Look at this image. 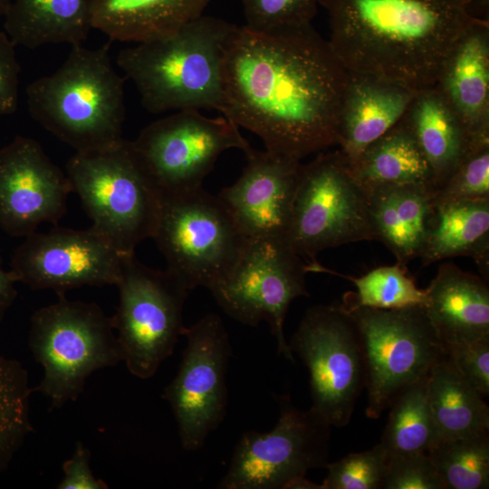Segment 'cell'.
<instances>
[{"label": "cell", "mask_w": 489, "mask_h": 489, "mask_svg": "<svg viewBox=\"0 0 489 489\" xmlns=\"http://www.w3.org/2000/svg\"><path fill=\"white\" fill-rule=\"evenodd\" d=\"M235 27L202 14L168 34L121 50L117 65L151 113L220 111L225 51Z\"/></svg>", "instance_id": "obj_3"}, {"label": "cell", "mask_w": 489, "mask_h": 489, "mask_svg": "<svg viewBox=\"0 0 489 489\" xmlns=\"http://www.w3.org/2000/svg\"><path fill=\"white\" fill-rule=\"evenodd\" d=\"M374 240L366 190L339 149L302 164L285 242L311 267L324 272V249Z\"/></svg>", "instance_id": "obj_7"}, {"label": "cell", "mask_w": 489, "mask_h": 489, "mask_svg": "<svg viewBox=\"0 0 489 489\" xmlns=\"http://www.w3.org/2000/svg\"><path fill=\"white\" fill-rule=\"evenodd\" d=\"M245 26L272 33L312 24L319 0H241Z\"/></svg>", "instance_id": "obj_33"}, {"label": "cell", "mask_w": 489, "mask_h": 489, "mask_svg": "<svg viewBox=\"0 0 489 489\" xmlns=\"http://www.w3.org/2000/svg\"><path fill=\"white\" fill-rule=\"evenodd\" d=\"M489 0H475L470 15L475 18L488 20Z\"/></svg>", "instance_id": "obj_41"}, {"label": "cell", "mask_w": 489, "mask_h": 489, "mask_svg": "<svg viewBox=\"0 0 489 489\" xmlns=\"http://www.w3.org/2000/svg\"><path fill=\"white\" fill-rule=\"evenodd\" d=\"M329 43L349 72L420 91L436 84L473 22L458 0H319Z\"/></svg>", "instance_id": "obj_2"}, {"label": "cell", "mask_w": 489, "mask_h": 489, "mask_svg": "<svg viewBox=\"0 0 489 489\" xmlns=\"http://www.w3.org/2000/svg\"><path fill=\"white\" fill-rule=\"evenodd\" d=\"M466 9L467 13L470 14V10L473 6L475 0H458Z\"/></svg>", "instance_id": "obj_43"}, {"label": "cell", "mask_w": 489, "mask_h": 489, "mask_svg": "<svg viewBox=\"0 0 489 489\" xmlns=\"http://www.w3.org/2000/svg\"><path fill=\"white\" fill-rule=\"evenodd\" d=\"M15 283L12 273L3 267L0 256V321L17 296Z\"/></svg>", "instance_id": "obj_40"}, {"label": "cell", "mask_w": 489, "mask_h": 489, "mask_svg": "<svg viewBox=\"0 0 489 489\" xmlns=\"http://www.w3.org/2000/svg\"><path fill=\"white\" fill-rule=\"evenodd\" d=\"M416 91L407 86L349 72L337 144L350 163L403 117Z\"/></svg>", "instance_id": "obj_21"}, {"label": "cell", "mask_w": 489, "mask_h": 489, "mask_svg": "<svg viewBox=\"0 0 489 489\" xmlns=\"http://www.w3.org/2000/svg\"><path fill=\"white\" fill-rule=\"evenodd\" d=\"M90 450L78 442L70 459L62 465L63 478L58 484L59 489H107L108 484L93 475L90 466Z\"/></svg>", "instance_id": "obj_39"}, {"label": "cell", "mask_w": 489, "mask_h": 489, "mask_svg": "<svg viewBox=\"0 0 489 489\" xmlns=\"http://www.w3.org/2000/svg\"><path fill=\"white\" fill-rule=\"evenodd\" d=\"M426 314L443 345L489 337L487 282L453 263L439 265L425 289Z\"/></svg>", "instance_id": "obj_20"}, {"label": "cell", "mask_w": 489, "mask_h": 489, "mask_svg": "<svg viewBox=\"0 0 489 489\" xmlns=\"http://www.w3.org/2000/svg\"><path fill=\"white\" fill-rule=\"evenodd\" d=\"M4 28L15 45L82 44L91 22V0H11Z\"/></svg>", "instance_id": "obj_26"}, {"label": "cell", "mask_w": 489, "mask_h": 489, "mask_svg": "<svg viewBox=\"0 0 489 489\" xmlns=\"http://www.w3.org/2000/svg\"><path fill=\"white\" fill-rule=\"evenodd\" d=\"M427 378L404 389L388 408V423L379 443L388 459L427 453L438 441L427 401Z\"/></svg>", "instance_id": "obj_29"}, {"label": "cell", "mask_w": 489, "mask_h": 489, "mask_svg": "<svg viewBox=\"0 0 489 489\" xmlns=\"http://www.w3.org/2000/svg\"><path fill=\"white\" fill-rule=\"evenodd\" d=\"M15 46L5 32H0V116L12 114L18 107L21 68Z\"/></svg>", "instance_id": "obj_38"}, {"label": "cell", "mask_w": 489, "mask_h": 489, "mask_svg": "<svg viewBox=\"0 0 489 489\" xmlns=\"http://www.w3.org/2000/svg\"><path fill=\"white\" fill-rule=\"evenodd\" d=\"M427 454L444 489L489 487V432L438 441Z\"/></svg>", "instance_id": "obj_31"}, {"label": "cell", "mask_w": 489, "mask_h": 489, "mask_svg": "<svg viewBox=\"0 0 489 489\" xmlns=\"http://www.w3.org/2000/svg\"><path fill=\"white\" fill-rule=\"evenodd\" d=\"M432 197L433 203L489 198V142L472 148Z\"/></svg>", "instance_id": "obj_34"}, {"label": "cell", "mask_w": 489, "mask_h": 489, "mask_svg": "<svg viewBox=\"0 0 489 489\" xmlns=\"http://www.w3.org/2000/svg\"><path fill=\"white\" fill-rule=\"evenodd\" d=\"M341 276L356 287V292L344 294L340 304L344 308L398 309L424 306L427 302L425 290L419 289L407 273L406 266L398 263L377 267L358 278Z\"/></svg>", "instance_id": "obj_32"}, {"label": "cell", "mask_w": 489, "mask_h": 489, "mask_svg": "<svg viewBox=\"0 0 489 489\" xmlns=\"http://www.w3.org/2000/svg\"><path fill=\"white\" fill-rule=\"evenodd\" d=\"M474 144L489 142V22L475 18L447 55L434 85Z\"/></svg>", "instance_id": "obj_19"}, {"label": "cell", "mask_w": 489, "mask_h": 489, "mask_svg": "<svg viewBox=\"0 0 489 489\" xmlns=\"http://www.w3.org/2000/svg\"><path fill=\"white\" fill-rule=\"evenodd\" d=\"M427 396L438 441L489 432V408L484 397L445 352L427 375Z\"/></svg>", "instance_id": "obj_27"}, {"label": "cell", "mask_w": 489, "mask_h": 489, "mask_svg": "<svg viewBox=\"0 0 489 489\" xmlns=\"http://www.w3.org/2000/svg\"><path fill=\"white\" fill-rule=\"evenodd\" d=\"M11 0H0V16L5 15L8 6L10 5Z\"/></svg>", "instance_id": "obj_42"}, {"label": "cell", "mask_w": 489, "mask_h": 489, "mask_svg": "<svg viewBox=\"0 0 489 489\" xmlns=\"http://www.w3.org/2000/svg\"><path fill=\"white\" fill-rule=\"evenodd\" d=\"M455 256L473 258L488 280L489 198L434 203L422 266Z\"/></svg>", "instance_id": "obj_24"}, {"label": "cell", "mask_w": 489, "mask_h": 489, "mask_svg": "<svg viewBox=\"0 0 489 489\" xmlns=\"http://www.w3.org/2000/svg\"><path fill=\"white\" fill-rule=\"evenodd\" d=\"M28 372L20 361L0 356V472L6 470L34 427Z\"/></svg>", "instance_id": "obj_30"}, {"label": "cell", "mask_w": 489, "mask_h": 489, "mask_svg": "<svg viewBox=\"0 0 489 489\" xmlns=\"http://www.w3.org/2000/svg\"><path fill=\"white\" fill-rule=\"evenodd\" d=\"M210 0H91L92 28L110 40L140 43L203 14Z\"/></svg>", "instance_id": "obj_25"}, {"label": "cell", "mask_w": 489, "mask_h": 489, "mask_svg": "<svg viewBox=\"0 0 489 489\" xmlns=\"http://www.w3.org/2000/svg\"><path fill=\"white\" fill-rule=\"evenodd\" d=\"M349 166L365 190L385 185H423L433 190L430 168L402 120Z\"/></svg>", "instance_id": "obj_28"}, {"label": "cell", "mask_w": 489, "mask_h": 489, "mask_svg": "<svg viewBox=\"0 0 489 489\" xmlns=\"http://www.w3.org/2000/svg\"><path fill=\"white\" fill-rule=\"evenodd\" d=\"M132 144L162 194L202 187L223 152H244L251 147L232 120L196 110H177L153 121Z\"/></svg>", "instance_id": "obj_14"}, {"label": "cell", "mask_w": 489, "mask_h": 489, "mask_svg": "<svg viewBox=\"0 0 489 489\" xmlns=\"http://www.w3.org/2000/svg\"><path fill=\"white\" fill-rule=\"evenodd\" d=\"M445 354L463 378L484 398L489 394V337L443 345Z\"/></svg>", "instance_id": "obj_37"}, {"label": "cell", "mask_w": 489, "mask_h": 489, "mask_svg": "<svg viewBox=\"0 0 489 489\" xmlns=\"http://www.w3.org/2000/svg\"><path fill=\"white\" fill-rule=\"evenodd\" d=\"M30 115L76 152L121 139L124 79L112 65L109 45H72L62 64L26 88Z\"/></svg>", "instance_id": "obj_4"}, {"label": "cell", "mask_w": 489, "mask_h": 489, "mask_svg": "<svg viewBox=\"0 0 489 489\" xmlns=\"http://www.w3.org/2000/svg\"><path fill=\"white\" fill-rule=\"evenodd\" d=\"M111 317L94 302L71 301L65 294L38 309L31 318L28 344L43 376L34 388L52 408L75 401L89 376L123 362Z\"/></svg>", "instance_id": "obj_6"}, {"label": "cell", "mask_w": 489, "mask_h": 489, "mask_svg": "<svg viewBox=\"0 0 489 489\" xmlns=\"http://www.w3.org/2000/svg\"><path fill=\"white\" fill-rule=\"evenodd\" d=\"M277 401L276 426L267 433L248 431L242 436L218 488H292L309 470L325 467L331 426L312 409L295 408L289 395Z\"/></svg>", "instance_id": "obj_13"}, {"label": "cell", "mask_w": 489, "mask_h": 489, "mask_svg": "<svg viewBox=\"0 0 489 489\" xmlns=\"http://www.w3.org/2000/svg\"><path fill=\"white\" fill-rule=\"evenodd\" d=\"M128 256L92 227H55L27 235L12 256L10 272L31 289L62 295L86 285H116Z\"/></svg>", "instance_id": "obj_16"}, {"label": "cell", "mask_w": 489, "mask_h": 489, "mask_svg": "<svg viewBox=\"0 0 489 489\" xmlns=\"http://www.w3.org/2000/svg\"><path fill=\"white\" fill-rule=\"evenodd\" d=\"M289 347L308 368L312 409L331 427L349 424L366 386L357 327L340 305L310 308Z\"/></svg>", "instance_id": "obj_12"}, {"label": "cell", "mask_w": 489, "mask_h": 489, "mask_svg": "<svg viewBox=\"0 0 489 489\" xmlns=\"http://www.w3.org/2000/svg\"><path fill=\"white\" fill-rule=\"evenodd\" d=\"M308 272L310 265L284 240L249 238L233 268L209 291L239 322L256 326L266 321L278 354L294 362L284 337V320L294 299L309 296Z\"/></svg>", "instance_id": "obj_11"}, {"label": "cell", "mask_w": 489, "mask_h": 489, "mask_svg": "<svg viewBox=\"0 0 489 489\" xmlns=\"http://www.w3.org/2000/svg\"><path fill=\"white\" fill-rule=\"evenodd\" d=\"M71 192L67 175L36 140L16 136L0 149V227L8 235L26 237L56 224Z\"/></svg>", "instance_id": "obj_17"}, {"label": "cell", "mask_w": 489, "mask_h": 489, "mask_svg": "<svg viewBox=\"0 0 489 489\" xmlns=\"http://www.w3.org/2000/svg\"><path fill=\"white\" fill-rule=\"evenodd\" d=\"M374 240L406 266L423 250L434 203L423 185H385L366 190Z\"/></svg>", "instance_id": "obj_22"}, {"label": "cell", "mask_w": 489, "mask_h": 489, "mask_svg": "<svg viewBox=\"0 0 489 489\" xmlns=\"http://www.w3.org/2000/svg\"><path fill=\"white\" fill-rule=\"evenodd\" d=\"M349 72L312 27H235L225 46L220 112L301 160L337 144Z\"/></svg>", "instance_id": "obj_1"}, {"label": "cell", "mask_w": 489, "mask_h": 489, "mask_svg": "<svg viewBox=\"0 0 489 489\" xmlns=\"http://www.w3.org/2000/svg\"><path fill=\"white\" fill-rule=\"evenodd\" d=\"M152 238L167 270L190 292L198 286L210 290L220 282L249 239L221 199L203 187L162 194Z\"/></svg>", "instance_id": "obj_8"}, {"label": "cell", "mask_w": 489, "mask_h": 489, "mask_svg": "<svg viewBox=\"0 0 489 489\" xmlns=\"http://www.w3.org/2000/svg\"><path fill=\"white\" fill-rule=\"evenodd\" d=\"M341 308L360 335L368 393L366 415L377 419L404 389L427 377L444 353L443 346L423 306Z\"/></svg>", "instance_id": "obj_9"}, {"label": "cell", "mask_w": 489, "mask_h": 489, "mask_svg": "<svg viewBox=\"0 0 489 489\" xmlns=\"http://www.w3.org/2000/svg\"><path fill=\"white\" fill-rule=\"evenodd\" d=\"M244 153L241 176L217 197L246 237L285 241L301 160L253 147Z\"/></svg>", "instance_id": "obj_18"}, {"label": "cell", "mask_w": 489, "mask_h": 489, "mask_svg": "<svg viewBox=\"0 0 489 489\" xmlns=\"http://www.w3.org/2000/svg\"><path fill=\"white\" fill-rule=\"evenodd\" d=\"M72 192L81 198L92 228L125 255L152 238L162 192L136 152L132 141L76 152L66 164Z\"/></svg>", "instance_id": "obj_5"}, {"label": "cell", "mask_w": 489, "mask_h": 489, "mask_svg": "<svg viewBox=\"0 0 489 489\" xmlns=\"http://www.w3.org/2000/svg\"><path fill=\"white\" fill-rule=\"evenodd\" d=\"M388 458L379 444L326 464L328 475L320 489H381Z\"/></svg>", "instance_id": "obj_35"}, {"label": "cell", "mask_w": 489, "mask_h": 489, "mask_svg": "<svg viewBox=\"0 0 489 489\" xmlns=\"http://www.w3.org/2000/svg\"><path fill=\"white\" fill-rule=\"evenodd\" d=\"M381 489H444L427 452L388 459Z\"/></svg>", "instance_id": "obj_36"}, {"label": "cell", "mask_w": 489, "mask_h": 489, "mask_svg": "<svg viewBox=\"0 0 489 489\" xmlns=\"http://www.w3.org/2000/svg\"><path fill=\"white\" fill-rule=\"evenodd\" d=\"M183 335L187 342L178 371L162 397L172 408L182 446L195 451L225 417L231 346L221 318L214 313L185 327Z\"/></svg>", "instance_id": "obj_15"}, {"label": "cell", "mask_w": 489, "mask_h": 489, "mask_svg": "<svg viewBox=\"0 0 489 489\" xmlns=\"http://www.w3.org/2000/svg\"><path fill=\"white\" fill-rule=\"evenodd\" d=\"M401 120L430 168L432 193L450 177L467 152L479 145L471 141L435 86L416 91Z\"/></svg>", "instance_id": "obj_23"}, {"label": "cell", "mask_w": 489, "mask_h": 489, "mask_svg": "<svg viewBox=\"0 0 489 489\" xmlns=\"http://www.w3.org/2000/svg\"><path fill=\"white\" fill-rule=\"evenodd\" d=\"M119 305L111 317L129 371L139 379L155 375L183 335V306L190 291L168 270L149 268L135 254L124 260Z\"/></svg>", "instance_id": "obj_10"}]
</instances>
